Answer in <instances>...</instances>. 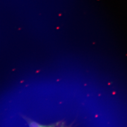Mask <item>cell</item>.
Listing matches in <instances>:
<instances>
[{"label":"cell","instance_id":"obj_2","mask_svg":"<svg viewBox=\"0 0 127 127\" xmlns=\"http://www.w3.org/2000/svg\"><path fill=\"white\" fill-rule=\"evenodd\" d=\"M59 127H68L67 126H65L63 124H60V125H59Z\"/></svg>","mask_w":127,"mask_h":127},{"label":"cell","instance_id":"obj_1","mask_svg":"<svg viewBox=\"0 0 127 127\" xmlns=\"http://www.w3.org/2000/svg\"><path fill=\"white\" fill-rule=\"evenodd\" d=\"M60 124V123H56L49 125H42L36 122L31 121L29 122V127H59Z\"/></svg>","mask_w":127,"mask_h":127}]
</instances>
